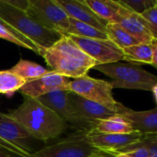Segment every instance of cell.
Here are the masks:
<instances>
[{
	"mask_svg": "<svg viewBox=\"0 0 157 157\" xmlns=\"http://www.w3.org/2000/svg\"><path fill=\"white\" fill-rule=\"evenodd\" d=\"M8 115L19 123L33 139L47 142L60 136L67 124L37 98H26L23 103Z\"/></svg>",
	"mask_w": 157,
	"mask_h": 157,
	"instance_id": "6da1fadb",
	"label": "cell"
},
{
	"mask_svg": "<svg viewBox=\"0 0 157 157\" xmlns=\"http://www.w3.org/2000/svg\"><path fill=\"white\" fill-rule=\"evenodd\" d=\"M50 70L68 78H78L87 74L97 63L86 55L68 36H63L52 46L40 52Z\"/></svg>",
	"mask_w": 157,
	"mask_h": 157,
	"instance_id": "7a4b0ae2",
	"label": "cell"
},
{
	"mask_svg": "<svg viewBox=\"0 0 157 157\" xmlns=\"http://www.w3.org/2000/svg\"><path fill=\"white\" fill-rule=\"evenodd\" d=\"M0 18L33 42L40 52L52 46L63 37L58 32L44 28L33 19L26 10L9 5L6 0H0Z\"/></svg>",
	"mask_w": 157,
	"mask_h": 157,
	"instance_id": "3957f363",
	"label": "cell"
},
{
	"mask_svg": "<svg viewBox=\"0 0 157 157\" xmlns=\"http://www.w3.org/2000/svg\"><path fill=\"white\" fill-rule=\"evenodd\" d=\"M95 70L99 71L111 78L109 82L112 88L135 89L152 91L157 86V77L142 67L131 63L121 62L98 64L94 66Z\"/></svg>",
	"mask_w": 157,
	"mask_h": 157,
	"instance_id": "277c9868",
	"label": "cell"
},
{
	"mask_svg": "<svg viewBox=\"0 0 157 157\" xmlns=\"http://www.w3.org/2000/svg\"><path fill=\"white\" fill-rule=\"evenodd\" d=\"M112 90L113 88L109 82L96 79L88 76L87 75L70 81L67 86V91L100 104L118 115H121L124 113L128 108L114 98Z\"/></svg>",
	"mask_w": 157,
	"mask_h": 157,
	"instance_id": "5b68a950",
	"label": "cell"
},
{
	"mask_svg": "<svg viewBox=\"0 0 157 157\" xmlns=\"http://www.w3.org/2000/svg\"><path fill=\"white\" fill-rule=\"evenodd\" d=\"M31 135L8 114L0 113V151L13 157H26L34 153Z\"/></svg>",
	"mask_w": 157,
	"mask_h": 157,
	"instance_id": "8992f818",
	"label": "cell"
},
{
	"mask_svg": "<svg viewBox=\"0 0 157 157\" xmlns=\"http://www.w3.org/2000/svg\"><path fill=\"white\" fill-rule=\"evenodd\" d=\"M45 107L52 109L66 123L71 124L76 132H92L97 121H91L83 118L72 105L67 90H58L51 92L37 98Z\"/></svg>",
	"mask_w": 157,
	"mask_h": 157,
	"instance_id": "52a82bcc",
	"label": "cell"
},
{
	"mask_svg": "<svg viewBox=\"0 0 157 157\" xmlns=\"http://www.w3.org/2000/svg\"><path fill=\"white\" fill-rule=\"evenodd\" d=\"M26 11L44 28L67 36L69 17L55 0H29Z\"/></svg>",
	"mask_w": 157,
	"mask_h": 157,
	"instance_id": "ba28073f",
	"label": "cell"
},
{
	"mask_svg": "<svg viewBox=\"0 0 157 157\" xmlns=\"http://www.w3.org/2000/svg\"><path fill=\"white\" fill-rule=\"evenodd\" d=\"M96 150L87 141L86 132H76L26 157H88Z\"/></svg>",
	"mask_w": 157,
	"mask_h": 157,
	"instance_id": "9c48e42d",
	"label": "cell"
},
{
	"mask_svg": "<svg viewBox=\"0 0 157 157\" xmlns=\"http://www.w3.org/2000/svg\"><path fill=\"white\" fill-rule=\"evenodd\" d=\"M86 55L92 58L97 65L121 62L124 60V54L121 49L115 45L109 39L97 40L68 36Z\"/></svg>",
	"mask_w": 157,
	"mask_h": 157,
	"instance_id": "30bf717a",
	"label": "cell"
},
{
	"mask_svg": "<svg viewBox=\"0 0 157 157\" xmlns=\"http://www.w3.org/2000/svg\"><path fill=\"white\" fill-rule=\"evenodd\" d=\"M144 136L145 134L137 132L124 134H107L96 132L86 133L87 141L94 148L113 154L120 153L132 144L138 143Z\"/></svg>",
	"mask_w": 157,
	"mask_h": 157,
	"instance_id": "8fae6325",
	"label": "cell"
},
{
	"mask_svg": "<svg viewBox=\"0 0 157 157\" xmlns=\"http://www.w3.org/2000/svg\"><path fill=\"white\" fill-rule=\"evenodd\" d=\"M70 81L68 77L52 71L37 79L26 82L19 91L26 98H38L51 92L67 90V86Z\"/></svg>",
	"mask_w": 157,
	"mask_h": 157,
	"instance_id": "7c38bea8",
	"label": "cell"
},
{
	"mask_svg": "<svg viewBox=\"0 0 157 157\" xmlns=\"http://www.w3.org/2000/svg\"><path fill=\"white\" fill-rule=\"evenodd\" d=\"M121 6L122 8L120 17L116 23L121 26L140 43H150L155 39H157L156 32L153 30L150 25L141 17V15L131 11L123 5H121Z\"/></svg>",
	"mask_w": 157,
	"mask_h": 157,
	"instance_id": "4fadbf2b",
	"label": "cell"
},
{
	"mask_svg": "<svg viewBox=\"0 0 157 157\" xmlns=\"http://www.w3.org/2000/svg\"><path fill=\"white\" fill-rule=\"evenodd\" d=\"M55 2L64 10L69 17L106 32V27L109 22L99 17L86 4L85 0H55Z\"/></svg>",
	"mask_w": 157,
	"mask_h": 157,
	"instance_id": "5bb4252c",
	"label": "cell"
},
{
	"mask_svg": "<svg viewBox=\"0 0 157 157\" xmlns=\"http://www.w3.org/2000/svg\"><path fill=\"white\" fill-rule=\"evenodd\" d=\"M68 97L75 110L83 118L88 121H102L118 115L117 113L105 108L104 106L90 101L88 99H86L83 97L75 94L73 92L68 91Z\"/></svg>",
	"mask_w": 157,
	"mask_h": 157,
	"instance_id": "9a60e30c",
	"label": "cell"
},
{
	"mask_svg": "<svg viewBox=\"0 0 157 157\" xmlns=\"http://www.w3.org/2000/svg\"><path fill=\"white\" fill-rule=\"evenodd\" d=\"M133 129L134 132L143 134H157V109L135 111L127 109L120 115Z\"/></svg>",
	"mask_w": 157,
	"mask_h": 157,
	"instance_id": "2e32d148",
	"label": "cell"
},
{
	"mask_svg": "<svg viewBox=\"0 0 157 157\" xmlns=\"http://www.w3.org/2000/svg\"><path fill=\"white\" fill-rule=\"evenodd\" d=\"M86 4L102 19L116 23L120 17L121 5L113 0H85Z\"/></svg>",
	"mask_w": 157,
	"mask_h": 157,
	"instance_id": "e0dca14e",
	"label": "cell"
},
{
	"mask_svg": "<svg viewBox=\"0 0 157 157\" xmlns=\"http://www.w3.org/2000/svg\"><path fill=\"white\" fill-rule=\"evenodd\" d=\"M92 132L107 134H124L133 132L134 131L123 118L116 115L107 120L98 121Z\"/></svg>",
	"mask_w": 157,
	"mask_h": 157,
	"instance_id": "ac0fdd59",
	"label": "cell"
},
{
	"mask_svg": "<svg viewBox=\"0 0 157 157\" xmlns=\"http://www.w3.org/2000/svg\"><path fill=\"white\" fill-rule=\"evenodd\" d=\"M9 71L21 77L22 79L26 80L27 82L33 79H37L52 72V70L47 69L40 64L27 60H20L11 69H9Z\"/></svg>",
	"mask_w": 157,
	"mask_h": 157,
	"instance_id": "d6986e66",
	"label": "cell"
},
{
	"mask_svg": "<svg viewBox=\"0 0 157 157\" xmlns=\"http://www.w3.org/2000/svg\"><path fill=\"white\" fill-rule=\"evenodd\" d=\"M153 41L150 43H139L136 45L124 48L122 50L124 54V60L128 62H136V63L152 64L153 63Z\"/></svg>",
	"mask_w": 157,
	"mask_h": 157,
	"instance_id": "ffe728a7",
	"label": "cell"
},
{
	"mask_svg": "<svg viewBox=\"0 0 157 157\" xmlns=\"http://www.w3.org/2000/svg\"><path fill=\"white\" fill-rule=\"evenodd\" d=\"M106 34L108 39L121 50L140 43L118 23L109 22L106 27Z\"/></svg>",
	"mask_w": 157,
	"mask_h": 157,
	"instance_id": "44dd1931",
	"label": "cell"
},
{
	"mask_svg": "<svg viewBox=\"0 0 157 157\" xmlns=\"http://www.w3.org/2000/svg\"><path fill=\"white\" fill-rule=\"evenodd\" d=\"M69 27L67 29V36H75L79 38L86 39H97V40H107L108 36L106 32L100 31L96 28L69 17Z\"/></svg>",
	"mask_w": 157,
	"mask_h": 157,
	"instance_id": "7402d4cb",
	"label": "cell"
},
{
	"mask_svg": "<svg viewBox=\"0 0 157 157\" xmlns=\"http://www.w3.org/2000/svg\"><path fill=\"white\" fill-rule=\"evenodd\" d=\"M26 80L17 76L9 70L0 71V94L11 96L19 90L25 84Z\"/></svg>",
	"mask_w": 157,
	"mask_h": 157,
	"instance_id": "603a6c76",
	"label": "cell"
},
{
	"mask_svg": "<svg viewBox=\"0 0 157 157\" xmlns=\"http://www.w3.org/2000/svg\"><path fill=\"white\" fill-rule=\"evenodd\" d=\"M119 2L128 7L131 11L139 15L145 10L157 6L156 0H119Z\"/></svg>",
	"mask_w": 157,
	"mask_h": 157,
	"instance_id": "cb8c5ba5",
	"label": "cell"
},
{
	"mask_svg": "<svg viewBox=\"0 0 157 157\" xmlns=\"http://www.w3.org/2000/svg\"><path fill=\"white\" fill-rule=\"evenodd\" d=\"M0 24L2 25V26H4V27H6L17 39H18L25 46H26V49H29V50H30V51H32V52H36V53H38V54H40V50L34 45V43L33 42H31L29 39H27L26 37H24V36H22L21 34H19L17 31H16L14 29H12L9 25H7V23H6L3 19H1L0 18Z\"/></svg>",
	"mask_w": 157,
	"mask_h": 157,
	"instance_id": "d4e9b609",
	"label": "cell"
},
{
	"mask_svg": "<svg viewBox=\"0 0 157 157\" xmlns=\"http://www.w3.org/2000/svg\"><path fill=\"white\" fill-rule=\"evenodd\" d=\"M141 17L150 25L153 30L157 33V6H155L141 14Z\"/></svg>",
	"mask_w": 157,
	"mask_h": 157,
	"instance_id": "484cf974",
	"label": "cell"
},
{
	"mask_svg": "<svg viewBox=\"0 0 157 157\" xmlns=\"http://www.w3.org/2000/svg\"><path fill=\"white\" fill-rule=\"evenodd\" d=\"M0 38L3 39V40H8L10 42L14 43V44H17L18 46H21L23 48H26V46L18 39H17L6 27L2 26L1 24H0Z\"/></svg>",
	"mask_w": 157,
	"mask_h": 157,
	"instance_id": "4316f807",
	"label": "cell"
},
{
	"mask_svg": "<svg viewBox=\"0 0 157 157\" xmlns=\"http://www.w3.org/2000/svg\"><path fill=\"white\" fill-rule=\"evenodd\" d=\"M6 2L15 6V7H17L19 9H22V10H26L27 7H28V4H29V0H17V1H13V0H6Z\"/></svg>",
	"mask_w": 157,
	"mask_h": 157,
	"instance_id": "83f0119b",
	"label": "cell"
},
{
	"mask_svg": "<svg viewBox=\"0 0 157 157\" xmlns=\"http://www.w3.org/2000/svg\"><path fill=\"white\" fill-rule=\"evenodd\" d=\"M88 157H116L115 154L113 153H108V152H103L100 150H96L93 152Z\"/></svg>",
	"mask_w": 157,
	"mask_h": 157,
	"instance_id": "f1b7e54d",
	"label": "cell"
},
{
	"mask_svg": "<svg viewBox=\"0 0 157 157\" xmlns=\"http://www.w3.org/2000/svg\"><path fill=\"white\" fill-rule=\"evenodd\" d=\"M154 67H157V39L153 41V63Z\"/></svg>",
	"mask_w": 157,
	"mask_h": 157,
	"instance_id": "f546056e",
	"label": "cell"
},
{
	"mask_svg": "<svg viewBox=\"0 0 157 157\" xmlns=\"http://www.w3.org/2000/svg\"><path fill=\"white\" fill-rule=\"evenodd\" d=\"M151 92H153V96H154V98H155V100L156 101V96H157V86H155L154 88H153V90L151 91Z\"/></svg>",
	"mask_w": 157,
	"mask_h": 157,
	"instance_id": "4dcf8cb0",
	"label": "cell"
},
{
	"mask_svg": "<svg viewBox=\"0 0 157 157\" xmlns=\"http://www.w3.org/2000/svg\"><path fill=\"white\" fill-rule=\"evenodd\" d=\"M0 157H13V156H12V155H8V154H6V153H5V152L0 151Z\"/></svg>",
	"mask_w": 157,
	"mask_h": 157,
	"instance_id": "1f68e13d",
	"label": "cell"
}]
</instances>
